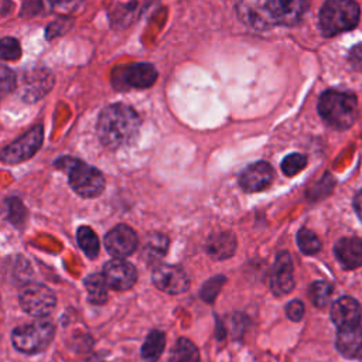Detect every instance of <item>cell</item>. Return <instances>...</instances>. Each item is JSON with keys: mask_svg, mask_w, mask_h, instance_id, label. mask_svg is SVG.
Here are the masks:
<instances>
[{"mask_svg": "<svg viewBox=\"0 0 362 362\" xmlns=\"http://www.w3.org/2000/svg\"><path fill=\"white\" fill-rule=\"evenodd\" d=\"M21 55L20 42L16 38L4 37L0 40V58L6 61L18 59Z\"/></svg>", "mask_w": 362, "mask_h": 362, "instance_id": "obj_29", "label": "cell"}, {"mask_svg": "<svg viewBox=\"0 0 362 362\" xmlns=\"http://www.w3.org/2000/svg\"><path fill=\"white\" fill-rule=\"evenodd\" d=\"M170 362H199V352L189 339L181 338L171 351Z\"/></svg>", "mask_w": 362, "mask_h": 362, "instance_id": "obj_24", "label": "cell"}, {"mask_svg": "<svg viewBox=\"0 0 362 362\" xmlns=\"http://www.w3.org/2000/svg\"><path fill=\"white\" fill-rule=\"evenodd\" d=\"M103 279L109 288L123 291L133 287L137 280L134 266L123 259H113L103 267Z\"/></svg>", "mask_w": 362, "mask_h": 362, "instance_id": "obj_10", "label": "cell"}, {"mask_svg": "<svg viewBox=\"0 0 362 362\" xmlns=\"http://www.w3.org/2000/svg\"><path fill=\"white\" fill-rule=\"evenodd\" d=\"M55 167L68 174V181L72 189L83 198H95L105 188L103 174L74 157H61L55 161Z\"/></svg>", "mask_w": 362, "mask_h": 362, "instance_id": "obj_2", "label": "cell"}, {"mask_svg": "<svg viewBox=\"0 0 362 362\" xmlns=\"http://www.w3.org/2000/svg\"><path fill=\"white\" fill-rule=\"evenodd\" d=\"M140 127V117L134 109L123 103L105 107L98 119V136L107 148H119L130 143Z\"/></svg>", "mask_w": 362, "mask_h": 362, "instance_id": "obj_1", "label": "cell"}, {"mask_svg": "<svg viewBox=\"0 0 362 362\" xmlns=\"http://www.w3.org/2000/svg\"><path fill=\"white\" fill-rule=\"evenodd\" d=\"M16 85H17L16 74L10 68L0 65V98L6 96L11 90H14Z\"/></svg>", "mask_w": 362, "mask_h": 362, "instance_id": "obj_30", "label": "cell"}, {"mask_svg": "<svg viewBox=\"0 0 362 362\" xmlns=\"http://www.w3.org/2000/svg\"><path fill=\"white\" fill-rule=\"evenodd\" d=\"M168 247V238L161 233H151L144 245L143 253L147 259V262H156L161 259Z\"/></svg>", "mask_w": 362, "mask_h": 362, "instance_id": "obj_23", "label": "cell"}, {"mask_svg": "<svg viewBox=\"0 0 362 362\" xmlns=\"http://www.w3.org/2000/svg\"><path fill=\"white\" fill-rule=\"evenodd\" d=\"M297 245L300 250L305 255H314L321 249V242L318 236L307 228H301L297 232Z\"/></svg>", "mask_w": 362, "mask_h": 362, "instance_id": "obj_27", "label": "cell"}, {"mask_svg": "<svg viewBox=\"0 0 362 362\" xmlns=\"http://www.w3.org/2000/svg\"><path fill=\"white\" fill-rule=\"evenodd\" d=\"M273 181V168L266 161H257L247 165L239 175L240 187L247 192L266 189Z\"/></svg>", "mask_w": 362, "mask_h": 362, "instance_id": "obj_12", "label": "cell"}, {"mask_svg": "<svg viewBox=\"0 0 362 362\" xmlns=\"http://www.w3.org/2000/svg\"><path fill=\"white\" fill-rule=\"evenodd\" d=\"M236 249V238L232 232L223 230L211 235L206 240V252L211 257L222 260L230 257Z\"/></svg>", "mask_w": 362, "mask_h": 362, "instance_id": "obj_20", "label": "cell"}, {"mask_svg": "<svg viewBox=\"0 0 362 362\" xmlns=\"http://www.w3.org/2000/svg\"><path fill=\"white\" fill-rule=\"evenodd\" d=\"M349 62H351L354 69L362 71V44L355 45L349 51Z\"/></svg>", "mask_w": 362, "mask_h": 362, "instance_id": "obj_34", "label": "cell"}, {"mask_svg": "<svg viewBox=\"0 0 362 362\" xmlns=\"http://www.w3.org/2000/svg\"><path fill=\"white\" fill-rule=\"evenodd\" d=\"M236 13L243 24L255 30H266L276 24L269 0H236Z\"/></svg>", "mask_w": 362, "mask_h": 362, "instance_id": "obj_8", "label": "cell"}, {"mask_svg": "<svg viewBox=\"0 0 362 362\" xmlns=\"http://www.w3.org/2000/svg\"><path fill=\"white\" fill-rule=\"evenodd\" d=\"M307 164V157L304 154L300 153H293L288 154L287 157H284V160L281 161V171L288 175L293 177L297 173H300Z\"/></svg>", "mask_w": 362, "mask_h": 362, "instance_id": "obj_28", "label": "cell"}, {"mask_svg": "<svg viewBox=\"0 0 362 362\" xmlns=\"http://www.w3.org/2000/svg\"><path fill=\"white\" fill-rule=\"evenodd\" d=\"M337 348L346 358H362V327L354 325L339 328Z\"/></svg>", "mask_w": 362, "mask_h": 362, "instance_id": "obj_18", "label": "cell"}, {"mask_svg": "<svg viewBox=\"0 0 362 362\" xmlns=\"http://www.w3.org/2000/svg\"><path fill=\"white\" fill-rule=\"evenodd\" d=\"M354 206H355V211L358 214V216L362 219V189L355 195V199H354Z\"/></svg>", "mask_w": 362, "mask_h": 362, "instance_id": "obj_35", "label": "cell"}, {"mask_svg": "<svg viewBox=\"0 0 362 362\" xmlns=\"http://www.w3.org/2000/svg\"><path fill=\"white\" fill-rule=\"evenodd\" d=\"M8 205H10V208H8L10 219H11L13 222L21 221V219H23V212H24V206L21 205V202H20L18 199L11 198V199L8 201Z\"/></svg>", "mask_w": 362, "mask_h": 362, "instance_id": "obj_33", "label": "cell"}, {"mask_svg": "<svg viewBox=\"0 0 362 362\" xmlns=\"http://www.w3.org/2000/svg\"><path fill=\"white\" fill-rule=\"evenodd\" d=\"M76 239H78V245L79 247L83 250V253L88 257H96L100 249V243L99 239L96 236V233L93 232V229H90L89 226H81L78 228L76 232Z\"/></svg>", "mask_w": 362, "mask_h": 362, "instance_id": "obj_25", "label": "cell"}, {"mask_svg": "<svg viewBox=\"0 0 362 362\" xmlns=\"http://www.w3.org/2000/svg\"><path fill=\"white\" fill-rule=\"evenodd\" d=\"M307 7L308 0H269V8L276 24H296L304 16Z\"/></svg>", "mask_w": 362, "mask_h": 362, "instance_id": "obj_14", "label": "cell"}, {"mask_svg": "<svg viewBox=\"0 0 362 362\" xmlns=\"http://www.w3.org/2000/svg\"><path fill=\"white\" fill-rule=\"evenodd\" d=\"M359 14V6L354 0H327L320 11V28L327 37L352 30Z\"/></svg>", "mask_w": 362, "mask_h": 362, "instance_id": "obj_4", "label": "cell"}, {"mask_svg": "<svg viewBox=\"0 0 362 362\" xmlns=\"http://www.w3.org/2000/svg\"><path fill=\"white\" fill-rule=\"evenodd\" d=\"M52 82V75L47 69H33L24 76L21 85V98L27 102H35L48 93Z\"/></svg>", "mask_w": 362, "mask_h": 362, "instance_id": "obj_15", "label": "cell"}, {"mask_svg": "<svg viewBox=\"0 0 362 362\" xmlns=\"http://www.w3.org/2000/svg\"><path fill=\"white\" fill-rule=\"evenodd\" d=\"M331 318L338 328L358 325L361 321V305L352 297H341L332 304Z\"/></svg>", "mask_w": 362, "mask_h": 362, "instance_id": "obj_16", "label": "cell"}, {"mask_svg": "<svg viewBox=\"0 0 362 362\" xmlns=\"http://www.w3.org/2000/svg\"><path fill=\"white\" fill-rule=\"evenodd\" d=\"M139 239L136 232L127 225H116L105 236L106 250L116 259H123L132 255L137 247Z\"/></svg>", "mask_w": 362, "mask_h": 362, "instance_id": "obj_9", "label": "cell"}, {"mask_svg": "<svg viewBox=\"0 0 362 362\" xmlns=\"http://www.w3.org/2000/svg\"><path fill=\"white\" fill-rule=\"evenodd\" d=\"M52 4H59V3H65V1H69V0H49Z\"/></svg>", "mask_w": 362, "mask_h": 362, "instance_id": "obj_36", "label": "cell"}, {"mask_svg": "<svg viewBox=\"0 0 362 362\" xmlns=\"http://www.w3.org/2000/svg\"><path fill=\"white\" fill-rule=\"evenodd\" d=\"M286 314L291 321H298L303 318L304 314V304L300 300H291L287 305H286Z\"/></svg>", "mask_w": 362, "mask_h": 362, "instance_id": "obj_32", "label": "cell"}, {"mask_svg": "<svg viewBox=\"0 0 362 362\" xmlns=\"http://www.w3.org/2000/svg\"><path fill=\"white\" fill-rule=\"evenodd\" d=\"M164 345H165V335L158 329L151 331L141 346L143 359L146 362H156L161 356L164 351Z\"/></svg>", "mask_w": 362, "mask_h": 362, "instance_id": "obj_21", "label": "cell"}, {"mask_svg": "<svg viewBox=\"0 0 362 362\" xmlns=\"http://www.w3.org/2000/svg\"><path fill=\"white\" fill-rule=\"evenodd\" d=\"M270 287L276 296H284L293 290L294 276L290 253L280 252L276 256V262L270 277Z\"/></svg>", "mask_w": 362, "mask_h": 362, "instance_id": "obj_13", "label": "cell"}, {"mask_svg": "<svg viewBox=\"0 0 362 362\" xmlns=\"http://www.w3.org/2000/svg\"><path fill=\"white\" fill-rule=\"evenodd\" d=\"M338 262L345 269H356L362 264V240L359 238H342L334 246Z\"/></svg>", "mask_w": 362, "mask_h": 362, "instance_id": "obj_17", "label": "cell"}, {"mask_svg": "<svg viewBox=\"0 0 362 362\" xmlns=\"http://www.w3.org/2000/svg\"><path fill=\"white\" fill-rule=\"evenodd\" d=\"M318 112L329 126L339 130L348 129L356 119V96L351 92L327 90L320 96Z\"/></svg>", "mask_w": 362, "mask_h": 362, "instance_id": "obj_3", "label": "cell"}, {"mask_svg": "<svg viewBox=\"0 0 362 362\" xmlns=\"http://www.w3.org/2000/svg\"><path fill=\"white\" fill-rule=\"evenodd\" d=\"M54 324L51 321L38 320L17 327L11 332L13 345L24 354H37L44 351L54 338Z\"/></svg>", "mask_w": 362, "mask_h": 362, "instance_id": "obj_5", "label": "cell"}, {"mask_svg": "<svg viewBox=\"0 0 362 362\" xmlns=\"http://www.w3.org/2000/svg\"><path fill=\"white\" fill-rule=\"evenodd\" d=\"M85 287L88 291L89 301L93 304H103L107 300V284L102 274H89L85 279Z\"/></svg>", "mask_w": 362, "mask_h": 362, "instance_id": "obj_22", "label": "cell"}, {"mask_svg": "<svg viewBox=\"0 0 362 362\" xmlns=\"http://www.w3.org/2000/svg\"><path fill=\"white\" fill-rule=\"evenodd\" d=\"M18 300L21 308L33 317L48 315L57 304L54 291L49 287L40 283L25 284L20 290Z\"/></svg>", "mask_w": 362, "mask_h": 362, "instance_id": "obj_6", "label": "cell"}, {"mask_svg": "<svg viewBox=\"0 0 362 362\" xmlns=\"http://www.w3.org/2000/svg\"><path fill=\"white\" fill-rule=\"evenodd\" d=\"M153 284L164 293L180 294L188 288L189 280L182 269L173 264H161L153 272Z\"/></svg>", "mask_w": 362, "mask_h": 362, "instance_id": "obj_11", "label": "cell"}, {"mask_svg": "<svg viewBox=\"0 0 362 362\" xmlns=\"http://www.w3.org/2000/svg\"><path fill=\"white\" fill-rule=\"evenodd\" d=\"M122 79L126 86L144 89L151 86L156 82L157 71L151 64H146V62L133 64L123 71Z\"/></svg>", "mask_w": 362, "mask_h": 362, "instance_id": "obj_19", "label": "cell"}, {"mask_svg": "<svg viewBox=\"0 0 362 362\" xmlns=\"http://www.w3.org/2000/svg\"><path fill=\"white\" fill-rule=\"evenodd\" d=\"M332 293H334V288L329 283L324 281V280H318V281H314L311 286H310V290H308V294L313 300V303L317 305V307H325L331 298H332Z\"/></svg>", "mask_w": 362, "mask_h": 362, "instance_id": "obj_26", "label": "cell"}, {"mask_svg": "<svg viewBox=\"0 0 362 362\" xmlns=\"http://www.w3.org/2000/svg\"><path fill=\"white\" fill-rule=\"evenodd\" d=\"M225 283V277L223 276H215L214 279L208 280L204 287H202V291H201V297L206 301V303H211L214 301V298L216 297V294L221 291V287L223 286Z\"/></svg>", "mask_w": 362, "mask_h": 362, "instance_id": "obj_31", "label": "cell"}, {"mask_svg": "<svg viewBox=\"0 0 362 362\" xmlns=\"http://www.w3.org/2000/svg\"><path fill=\"white\" fill-rule=\"evenodd\" d=\"M42 139H44L42 126L38 124L30 129L25 134H23L16 141L7 144L0 151V160L7 164H17V163L25 161L38 151V148L42 144Z\"/></svg>", "mask_w": 362, "mask_h": 362, "instance_id": "obj_7", "label": "cell"}]
</instances>
